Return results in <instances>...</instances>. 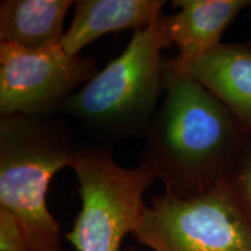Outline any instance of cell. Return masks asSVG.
Listing matches in <instances>:
<instances>
[{"instance_id": "1", "label": "cell", "mask_w": 251, "mask_h": 251, "mask_svg": "<svg viewBox=\"0 0 251 251\" xmlns=\"http://www.w3.org/2000/svg\"><path fill=\"white\" fill-rule=\"evenodd\" d=\"M164 79L163 100L144 137L142 163L162 181L165 194L194 197L227 180L248 131L198 81L166 64Z\"/></svg>"}, {"instance_id": "2", "label": "cell", "mask_w": 251, "mask_h": 251, "mask_svg": "<svg viewBox=\"0 0 251 251\" xmlns=\"http://www.w3.org/2000/svg\"><path fill=\"white\" fill-rule=\"evenodd\" d=\"M170 45L162 14L149 28L134 31L124 51L72 94L59 112L75 119L99 143L144 139L164 94L162 50Z\"/></svg>"}, {"instance_id": "3", "label": "cell", "mask_w": 251, "mask_h": 251, "mask_svg": "<svg viewBox=\"0 0 251 251\" xmlns=\"http://www.w3.org/2000/svg\"><path fill=\"white\" fill-rule=\"evenodd\" d=\"M78 146L54 115L0 117V209L13 215L29 251H64L47 192L59 170L72 168Z\"/></svg>"}, {"instance_id": "4", "label": "cell", "mask_w": 251, "mask_h": 251, "mask_svg": "<svg viewBox=\"0 0 251 251\" xmlns=\"http://www.w3.org/2000/svg\"><path fill=\"white\" fill-rule=\"evenodd\" d=\"M72 169L81 207L65 240L77 251H120L124 238L140 224L143 196L157 180L155 174L143 163L121 166L113 146L103 143L79 144Z\"/></svg>"}, {"instance_id": "5", "label": "cell", "mask_w": 251, "mask_h": 251, "mask_svg": "<svg viewBox=\"0 0 251 251\" xmlns=\"http://www.w3.org/2000/svg\"><path fill=\"white\" fill-rule=\"evenodd\" d=\"M133 236L152 251H251V215L225 180L194 197H152Z\"/></svg>"}, {"instance_id": "6", "label": "cell", "mask_w": 251, "mask_h": 251, "mask_svg": "<svg viewBox=\"0 0 251 251\" xmlns=\"http://www.w3.org/2000/svg\"><path fill=\"white\" fill-rule=\"evenodd\" d=\"M91 56H71L61 43L25 49L0 42V117H52L98 72Z\"/></svg>"}, {"instance_id": "7", "label": "cell", "mask_w": 251, "mask_h": 251, "mask_svg": "<svg viewBox=\"0 0 251 251\" xmlns=\"http://www.w3.org/2000/svg\"><path fill=\"white\" fill-rule=\"evenodd\" d=\"M175 74L205 86L251 133V42L221 43L218 48L197 59L184 63L165 57Z\"/></svg>"}, {"instance_id": "8", "label": "cell", "mask_w": 251, "mask_h": 251, "mask_svg": "<svg viewBox=\"0 0 251 251\" xmlns=\"http://www.w3.org/2000/svg\"><path fill=\"white\" fill-rule=\"evenodd\" d=\"M179 12L164 15L171 45L178 48L176 56L184 63L194 62L221 45V37L251 0H176Z\"/></svg>"}, {"instance_id": "9", "label": "cell", "mask_w": 251, "mask_h": 251, "mask_svg": "<svg viewBox=\"0 0 251 251\" xmlns=\"http://www.w3.org/2000/svg\"><path fill=\"white\" fill-rule=\"evenodd\" d=\"M162 0H78L71 26L61 40L67 54L75 56L106 34L149 28L163 14Z\"/></svg>"}, {"instance_id": "10", "label": "cell", "mask_w": 251, "mask_h": 251, "mask_svg": "<svg viewBox=\"0 0 251 251\" xmlns=\"http://www.w3.org/2000/svg\"><path fill=\"white\" fill-rule=\"evenodd\" d=\"M75 1L70 0H2L0 42L25 49H42L61 43L63 23Z\"/></svg>"}, {"instance_id": "11", "label": "cell", "mask_w": 251, "mask_h": 251, "mask_svg": "<svg viewBox=\"0 0 251 251\" xmlns=\"http://www.w3.org/2000/svg\"><path fill=\"white\" fill-rule=\"evenodd\" d=\"M227 181L251 215V133H248Z\"/></svg>"}, {"instance_id": "12", "label": "cell", "mask_w": 251, "mask_h": 251, "mask_svg": "<svg viewBox=\"0 0 251 251\" xmlns=\"http://www.w3.org/2000/svg\"><path fill=\"white\" fill-rule=\"evenodd\" d=\"M0 251H29L13 215L0 209Z\"/></svg>"}, {"instance_id": "13", "label": "cell", "mask_w": 251, "mask_h": 251, "mask_svg": "<svg viewBox=\"0 0 251 251\" xmlns=\"http://www.w3.org/2000/svg\"><path fill=\"white\" fill-rule=\"evenodd\" d=\"M248 19H249V27H250V35H251V6L249 7V15H248ZM249 41L251 42V39Z\"/></svg>"}, {"instance_id": "14", "label": "cell", "mask_w": 251, "mask_h": 251, "mask_svg": "<svg viewBox=\"0 0 251 251\" xmlns=\"http://www.w3.org/2000/svg\"><path fill=\"white\" fill-rule=\"evenodd\" d=\"M127 251H137V250H136V249H135V248H133V247H130V248H129V249H128Z\"/></svg>"}]
</instances>
